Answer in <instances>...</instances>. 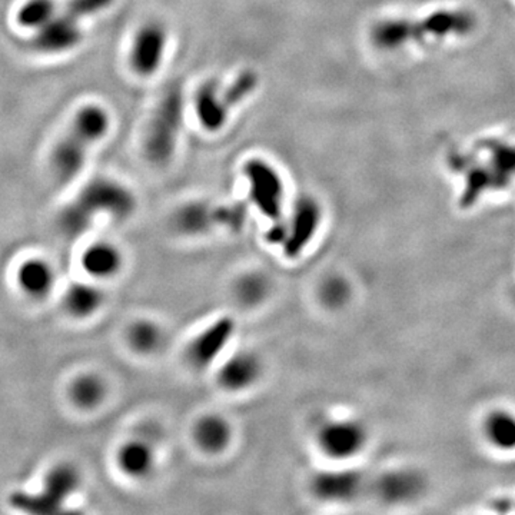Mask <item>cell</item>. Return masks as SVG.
Segmentation results:
<instances>
[{
  "label": "cell",
  "instance_id": "ffe728a7",
  "mask_svg": "<svg viewBox=\"0 0 515 515\" xmlns=\"http://www.w3.org/2000/svg\"><path fill=\"white\" fill-rule=\"evenodd\" d=\"M172 224L182 235H205L219 226L218 207L200 200L185 203L175 212Z\"/></svg>",
  "mask_w": 515,
  "mask_h": 515
},
{
  "label": "cell",
  "instance_id": "d4e9b609",
  "mask_svg": "<svg viewBox=\"0 0 515 515\" xmlns=\"http://www.w3.org/2000/svg\"><path fill=\"white\" fill-rule=\"evenodd\" d=\"M484 432L498 450H515V417L505 411H494L484 422Z\"/></svg>",
  "mask_w": 515,
  "mask_h": 515
},
{
  "label": "cell",
  "instance_id": "ba28073f",
  "mask_svg": "<svg viewBox=\"0 0 515 515\" xmlns=\"http://www.w3.org/2000/svg\"><path fill=\"white\" fill-rule=\"evenodd\" d=\"M323 221V209L313 196H301L295 202L294 211L283 231V255L298 258L313 242Z\"/></svg>",
  "mask_w": 515,
  "mask_h": 515
},
{
  "label": "cell",
  "instance_id": "e0dca14e",
  "mask_svg": "<svg viewBox=\"0 0 515 515\" xmlns=\"http://www.w3.org/2000/svg\"><path fill=\"white\" fill-rule=\"evenodd\" d=\"M124 254L115 243L98 241L80 255V268L87 280L106 282L119 275L124 268Z\"/></svg>",
  "mask_w": 515,
  "mask_h": 515
},
{
  "label": "cell",
  "instance_id": "7a4b0ae2",
  "mask_svg": "<svg viewBox=\"0 0 515 515\" xmlns=\"http://www.w3.org/2000/svg\"><path fill=\"white\" fill-rule=\"evenodd\" d=\"M471 20L469 16L439 12L424 19H385L371 30L372 44L382 51H394L404 45L429 37H448V33H457L469 29Z\"/></svg>",
  "mask_w": 515,
  "mask_h": 515
},
{
  "label": "cell",
  "instance_id": "5b68a950",
  "mask_svg": "<svg viewBox=\"0 0 515 515\" xmlns=\"http://www.w3.org/2000/svg\"><path fill=\"white\" fill-rule=\"evenodd\" d=\"M315 443L328 460L345 462L365 450L367 427L354 418H327L316 427Z\"/></svg>",
  "mask_w": 515,
  "mask_h": 515
},
{
  "label": "cell",
  "instance_id": "603a6c76",
  "mask_svg": "<svg viewBox=\"0 0 515 515\" xmlns=\"http://www.w3.org/2000/svg\"><path fill=\"white\" fill-rule=\"evenodd\" d=\"M70 129L77 131L85 138L96 145L102 139H105L110 129V117L105 108L96 103H87L75 113Z\"/></svg>",
  "mask_w": 515,
  "mask_h": 515
},
{
  "label": "cell",
  "instance_id": "83f0119b",
  "mask_svg": "<svg viewBox=\"0 0 515 515\" xmlns=\"http://www.w3.org/2000/svg\"><path fill=\"white\" fill-rule=\"evenodd\" d=\"M56 16L53 0H26L16 13L18 25L37 30Z\"/></svg>",
  "mask_w": 515,
  "mask_h": 515
},
{
  "label": "cell",
  "instance_id": "f1b7e54d",
  "mask_svg": "<svg viewBox=\"0 0 515 515\" xmlns=\"http://www.w3.org/2000/svg\"><path fill=\"white\" fill-rule=\"evenodd\" d=\"M258 82L259 79L254 70L241 72L225 91H221L222 101L226 108L231 110L240 105L241 102L245 101L257 89Z\"/></svg>",
  "mask_w": 515,
  "mask_h": 515
},
{
  "label": "cell",
  "instance_id": "8fae6325",
  "mask_svg": "<svg viewBox=\"0 0 515 515\" xmlns=\"http://www.w3.org/2000/svg\"><path fill=\"white\" fill-rule=\"evenodd\" d=\"M92 146L89 139L70 127L56 143L51 153V169L61 185H68L82 174Z\"/></svg>",
  "mask_w": 515,
  "mask_h": 515
},
{
  "label": "cell",
  "instance_id": "3957f363",
  "mask_svg": "<svg viewBox=\"0 0 515 515\" xmlns=\"http://www.w3.org/2000/svg\"><path fill=\"white\" fill-rule=\"evenodd\" d=\"M184 124V94L178 84L171 85L160 98L149 120L143 149L149 162L164 167L174 157Z\"/></svg>",
  "mask_w": 515,
  "mask_h": 515
},
{
  "label": "cell",
  "instance_id": "7c38bea8",
  "mask_svg": "<svg viewBox=\"0 0 515 515\" xmlns=\"http://www.w3.org/2000/svg\"><path fill=\"white\" fill-rule=\"evenodd\" d=\"M424 491V478L413 470H389L371 478L370 495L385 504H406Z\"/></svg>",
  "mask_w": 515,
  "mask_h": 515
},
{
  "label": "cell",
  "instance_id": "6da1fadb",
  "mask_svg": "<svg viewBox=\"0 0 515 515\" xmlns=\"http://www.w3.org/2000/svg\"><path fill=\"white\" fill-rule=\"evenodd\" d=\"M136 209L131 189L110 178H94L59 215V226L68 236L86 233L98 215L112 219H127Z\"/></svg>",
  "mask_w": 515,
  "mask_h": 515
},
{
  "label": "cell",
  "instance_id": "9c48e42d",
  "mask_svg": "<svg viewBox=\"0 0 515 515\" xmlns=\"http://www.w3.org/2000/svg\"><path fill=\"white\" fill-rule=\"evenodd\" d=\"M236 323L233 316H219L203 328L189 344L186 356L195 370L214 365L226 351L235 335Z\"/></svg>",
  "mask_w": 515,
  "mask_h": 515
},
{
  "label": "cell",
  "instance_id": "ac0fdd59",
  "mask_svg": "<svg viewBox=\"0 0 515 515\" xmlns=\"http://www.w3.org/2000/svg\"><path fill=\"white\" fill-rule=\"evenodd\" d=\"M106 295L101 283L92 280L77 281L63 290L62 309L66 315L77 321H86L103 308Z\"/></svg>",
  "mask_w": 515,
  "mask_h": 515
},
{
  "label": "cell",
  "instance_id": "5bb4252c",
  "mask_svg": "<svg viewBox=\"0 0 515 515\" xmlns=\"http://www.w3.org/2000/svg\"><path fill=\"white\" fill-rule=\"evenodd\" d=\"M58 274L51 261L42 257L23 259L15 271L19 292L30 301H44L55 290Z\"/></svg>",
  "mask_w": 515,
  "mask_h": 515
},
{
  "label": "cell",
  "instance_id": "44dd1931",
  "mask_svg": "<svg viewBox=\"0 0 515 515\" xmlns=\"http://www.w3.org/2000/svg\"><path fill=\"white\" fill-rule=\"evenodd\" d=\"M196 446L209 455L224 453L233 439V429L225 418L218 414H205L193 425Z\"/></svg>",
  "mask_w": 515,
  "mask_h": 515
},
{
  "label": "cell",
  "instance_id": "484cf974",
  "mask_svg": "<svg viewBox=\"0 0 515 515\" xmlns=\"http://www.w3.org/2000/svg\"><path fill=\"white\" fill-rule=\"evenodd\" d=\"M269 290H271V285L264 274L249 273L238 278L233 285V295L241 305L250 308L266 301Z\"/></svg>",
  "mask_w": 515,
  "mask_h": 515
},
{
  "label": "cell",
  "instance_id": "f546056e",
  "mask_svg": "<svg viewBox=\"0 0 515 515\" xmlns=\"http://www.w3.org/2000/svg\"><path fill=\"white\" fill-rule=\"evenodd\" d=\"M113 2L115 0H69L66 4L65 13L79 20V19L98 15L101 12L110 8Z\"/></svg>",
  "mask_w": 515,
  "mask_h": 515
},
{
  "label": "cell",
  "instance_id": "7402d4cb",
  "mask_svg": "<svg viewBox=\"0 0 515 515\" xmlns=\"http://www.w3.org/2000/svg\"><path fill=\"white\" fill-rule=\"evenodd\" d=\"M195 110L203 129L217 132L225 125L229 110L222 101L221 87L215 80L205 82L196 91Z\"/></svg>",
  "mask_w": 515,
  "mask_h": 515
},
{
  "label": "cell",
  "instance_id": "4316f807",
  "mask_svg": "<svg viewBox=\"0 0 515 515\" xmlns=\"http://www.w3.org/2000/svg\"><path fill=\"white\" fill-rule=\"evenodd\" d=\"M351 283L344 275L332 274L321 281L318 287V298L321 304L328 309H342L351 301Z\"/></svg>",
  "mask_w": 515,
  "mask_h": 515
},
{
  "label": "cell",
  "instance_id": "52a82bcc",
  "mask_svg": "<svg viewBox=\"0 0 515 515\" xmlns=\"http://www.w3.org/2000/svg\"><path fill=\"white\" fill-rule=\"evenodd\" d=\"M243 172L249 182L250 200L274 224L282 221L283 182L275 168L262 159L248 160Z\"/></svg>",
  "mask_w": 515,
  "mask_h": 515
},
{
  "label": "cell",
  "instance_id": "8992f818",
  "mask_svg": "<svg viewBox=\"0 0 515 515\" xmlns=\"http://www.w3.org/2000/svg\"><path fill=\"white\" fill-rule=\"evenodd\" d=\"M371 478L354 469L323 470L311 479V493L316 500L328 504H351L370 495Z\"/></svg>",
  "mask_w": 515,
  "mask_h": 515
},
{
  "label": "cell",
  "instance_id": "9a60e30c",
  "mask_svg": "<svg viewBox=\"0 0 515 515\" xmlns=\"http://www.w3.org/2000/svg\"><path fill=\"white\" fill-rule=\"evenodd\" d=\"M115 464L127 479L143 481L157 469V450L145 437H134L118 448Z\"/></svg>",
  "mask_w": 515,
  "mask_h": 515
},
{
  "label": "cell",
  "instance_id": "2e32d148",
  "mask_svg": "<svg viewBox=\"0 0 515 515\" xmlns=\"http://www.w3.org/2000/svg\"><path fill=\"white\" fill-rule=\"evenodd\" d=\"M262 375V363L252 351L233 352L218 368L219 387L228 392H243L252 388Z\"/></svg>",
  "mask_w": 515,
  "mask_h": 515
},
{
  "label": "cell",
  "instance_id": "cb8c5ba5",
  "mask_svg": "<svg viewBox=\"0 0 515 515\" xmlns=\"http://www.w3.org/2000/svg\"><path fill=\"white\" fill-rule=\"evenodd\" d=\"M127 344L135 354L148 356L157 354L165 344V332L152 320H136L127 327Z\"/></svg>",
  "mask_w": 515,
  "mask_h": 515
},
{
  "label": "cell",
  "instance_id": "277c9868",
  "mask_svg": "<svg viewBox=\"0 0 515 515\" xmlns=\"http://www.w3.org/2000/svg\"><path fill=\"white\" fill-rule=\"evenodd\" d=\"M80 486V472L69 462H61L52 467L45 476L44 486L35 495L13 494L11 505L26 512L53 514L62 510L66 501L77 493Z\"/></svg>",
  "mask_w": 515,
  "mask_h": 515
},
{
  "label": "cell",
  "instance_id": "4fadbf2b",
  "mask_svg": "<svg viewBox=\"0 0 515 515\" xmlns=\"http://www.w3.org/2000/svg\"><path fill=\"white\" fill-rule=\"evenodd\" d=\"M82 39L84 35L77 19L63 13L51 19L46 25L37 30L32 39V47L45 55H58L79 46Z\"/></svg>",
  "mask_w": 515,
  "mask_h": 515
},
{
  "label": "cell",
  "instance_id": "30bf717a",
  "mask_svg": "<svg viewBox=\"0 0 515 515\" xmlns=\"http://www.w3.org/2000/svg\"><path fill=\"white\" fill-rule=\"evenodd\" d=\"M168 32L159 22H148L139 28L132 42L129 65L142 78L153 77L164 62Z\"/></svg>",
  "mask_w": 515,
  "mask_h": 515
},
{
  "label": "cell",
  "instance_id": "d6986e66",
  "mask_svg": "<svg viewBox=\"0 0 515 515\" xmlns=\"http://www.w3.org/2000/svg\"><path fill=\"white\" fill-rule=\"evenodd\" d=\"M108 392L110 388L105 378L94 371H84L73 377L66 389L70 405L82 413H92L101 408Z\"/></svg>",
  "mask_w": 515,
  "mask_h": 515
}]
</instances>
